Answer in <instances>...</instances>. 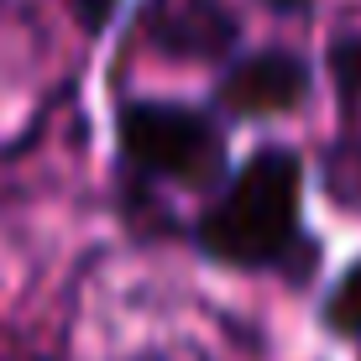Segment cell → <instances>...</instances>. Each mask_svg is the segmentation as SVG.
Here are the masks:
<instances>
[{
  "label": "cell",
  "mask_w": 361,
  "mask_h": 361,
  "mask_svg": "<svg viewBox=\"0 0 361 361\" xmlns=\"http://www.w3.org/2000/svg\"><path fill=\"white\" fill-rule=\"evenodd\" d=\"M298 199H304V168H298V157L283 152V147H262L231 178L220 204L199 220L204 257H215L226 267H252V272L283 267L304 246Z\"/></svg>",
  "instance_id": "1"
},
{
  "label": "cell",
  "mask_w": 361,
  "mask_h": 361,
  "mask_svg": "<svg viewBox=\"0 0 361 361\" xmlns=\"http://www.w3.org/2000/svg\"><path fill=\"white\" fill-rule=\"evenodd\" d=\"M121 147L136 168L168 183H209L226 163V136L209 116L189 105H126L121 110Z\"/></svg>",
  "instance_id": "2"
},
{
  "label": "cell",
  "mask_w": 361,
  "mask_h": 361,
  "mask_svg": "<svg viewBox=\"0 0 361 361\" xmlns=\"http://www.w3.org/2000/svg\"><path fill=\"white\" fill-rule=\"evenodd\" d=\"M226 105L246 110V116H262V110H288L309 94V68L298 58L283 53H262V58H246L241 68L220 84Z\"/></svg>",
  "instance_id": "3"
},
{
  "label": "cell",
  "mask_w": 361,
  "mask_h": 361,
  "mask_svg": "<svg viewBox=\"0 0 361 361\" xmlns=\"http://www.w3.org/2000/svg\"><path fill=\"white\" fill-rule=\"evenodd\" d=\"M330 325L341 330V335H361V267H351L341 278V288L330 293Z\"/></svg>",
  "instance_id": "4"
},
{
  "label": "cell",
  "mask_w": 361,
  "mask_h": 361,
  "mask_svg": "<svg viewBox=\"0 0 361 361\" xmlns=\"http://www.w3.org/2000/svg\"><path fill=\"white\" fill-rule=\"evenodd\" d=\"M68 6H73V16H79L90 32H99L110 21V11H116V0H68Z\"/></svg>",
  "instance_id": "5"
},
{
  "label": "cell",
  "mask_w": 361,
  "mask_h": 361,
  "mask_svg": "<svg viewBox=\"0 0 361 361\" xmlns=\"http://www.w3.org/2000/svg\"><path fill=\"white\" fill-rule=\"evenodd\" d=\"M267 6H278V11H298L304 0H267Z\"/></svg>",
  "instance_id": "6"
}]
</instances>
